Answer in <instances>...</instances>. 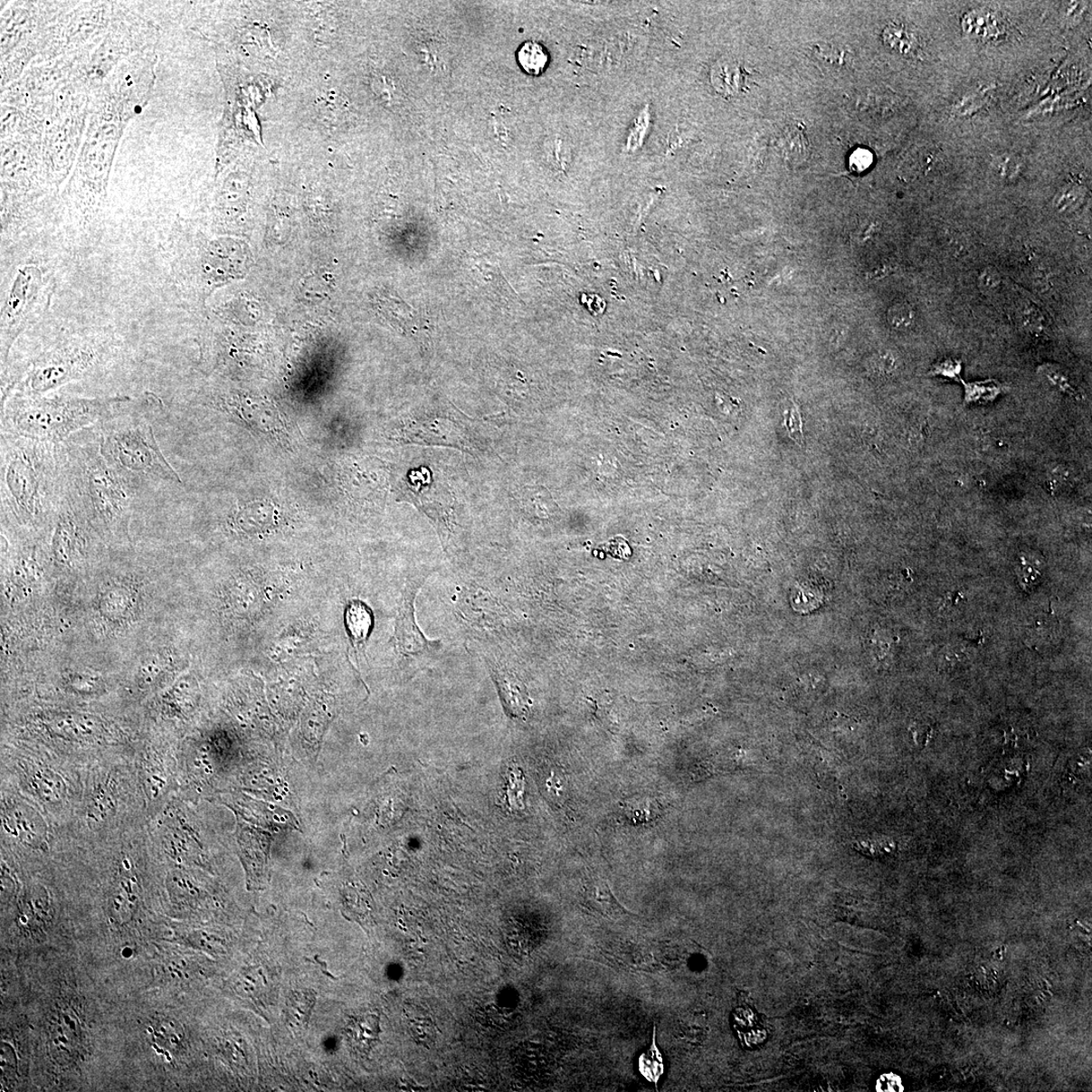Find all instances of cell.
I'll list each match as a JSON object with an SVG mask.
<instances>
[{"instance_id": "cell-37", "label": "cell", "mask_w": 1092, "mask_h": 1092, "mask_svg": "<svg viewBox=\"0 0 1092 1092\" xmlns=\"http://www.w3.org/2000/svg\"><path fill=\"white\" fill-rule=\"evenodd\" d=\"M914 311L907 305H897L890 309L888 320L893 327L906 329L914 322Z\"/></svg>"}, {"instance_id": "cell-4", "label": "cell", "mask_w": 1092, "mask_h": 1092, "mask_svg": "<svg viewBox=\"0 0 1092 1092\" xmlns=\"http://www.w3.org/2000/svg\"><path fill=\"white\" fill-rule=\"evenodd\" d=\"M128 395L83 398L69 394H12L2 402V433L62 443L102 423Z\"/></svg>"}, {"instance_id": "cell-7", "label": "cell", "mask_w": 1092, "mask_h": 1092, "mask_svg": "<svg viewBox=\"0 0 1092 1092\" xmlns=\"http://www.w3.org/2000/svg\"><path fill=\"white\" fill-rule=\"evenodd\" d=\"M91 91L71 79L54 97L43 134V159L57 188L71 176L84 140L90 113Z\"/></svg>"}, {"instance_id": "cell-9", "label": "cell", "mask_w": 1092, "mask_h": 1092, "mask_svg": "<svg viewBox=\"0 0 1092 1092\" xmlns=\"http://www.w3.org/2000/svg\"><path fill=\"white\" fill-rule=\"evenodd\" d=\"M159 27L126 5L116 3L113 20L99 45L77 65L73 79L92 92L124 60L157 48Z\"/></svg>"}, {"instance_id": "cell-39", "label": "cell", "mask_w": 1092, "mask_h": 1092, "mask_svg": "<svg viewBox=\"0 0 1092 1092\" xmlns=\"http://www.w3.org/2000/svg\"><path fill=\"white\" fill-rule=\"evenodd\" d=\"M786 426L791 437L794 438L799 443H803L802 420L801 414L796 408L789 410L786 413Z\"/></svg>"}, {"instance_id": "cell-21", "label": "cell", "mask_w": 1092, "mask_h": 1092, "mask_svg": "<svg viewBox=\"0 0 1092 1092\" xmlns=\"http://www.w3.org/2000/svg\"><path fill=\"white\" fill-rule=\"evenodd\" d=\"M29 786L43 802L51 805L62 803L67 794L63 778L47 768L33 770L29 776Z\"/></svg>"}, {"instance_id": "cell-1", "label": "cell", "mask_w": 1092, "mask_h": 1092, "mask_svg": "<svg viewBox=\"0 0 1092 1092\" xmlns=\"http://www.w3.org/2000/svg\"><path fill=\"white\" fill-rule=\"evenodd\" d=\"M157 63V48L140 52L120 62L91 92L88 128L62 194L77 227L92 229L102 221L120 139L151 99Z\"/></svg>"}, {"instance_id": "cell-20", "label": "cell", "mask_w": 1092, "mask_h": 1092, "mask_svg": "<svg viewBox=\"0 0 1092 1092\" xmlns=\"http://www.w3.org/2000/svg\"><path fill=\"white\" fill-rule=\"evenodd\" d=\"M150 1044L159 1053L169 1055L182 1048L185 1039L184 1030L179 1022L168 1018H157L147 1027Z\"/></svg>"}, {"instance_id": "cell-38", "label": "cell", "mask_w": 1092, "mask_h": 1092, "mask_svg": "<svg viewBox=\"0 0 1092 1092\" xmlns=\"http://www.w3.org/2000/svg\"><path fill=\"white\" fill-rule=\"evenodd\" d=\"M961 371L962 365L960 360L944 358L933 366L931 374L935 376L951 378V380H960Z\"/></svg>"}, {"instance_id": "cell-31", "label": "cell", "mask_w": 1092, "mask_h": 1092, "mask_svg": "<svg viewBox=\"0 0 1092 1092\" xmlns=\"http://www.w3.org/2000/svg\"><path fill=\"white\" fill-rule=\"evenodd\" d=\"M347 622L352 638L359 643L363 642L372 625V617L366 607L359 602H354L347 609Z\"/></svg>"}, {"instance_id": "cell-30", "label": "cell", "mask_w": 1092, "mask_h": 1092, "mask_svg": "<svg viewBox=\"0 0 1092 1092\" xmlns=\"http://www.w3.org/2000/svg\"><path fill=\"white\" fill-rule=\"evenodd\" d=\"M518 62L521 67L531 75H538L545 71L548 62L546 51L537 42H527L518 52Z\"/></svg>"}, {"instance_id": "cell-18", "label": "cell", "mask_w": 1092, "mask_h": 1092, "mask_svg": "<svg viewBox=\"0 0 1092 1092\" xmlns=\"http://www.w3.org/2000/svg\"><path fill=\"white\" fill-rule=\"evenodd\" d=\"M491 673L504 707L511 717H526L529 709L527 688L514 675L491 665Z\"/></svg>"}, {"instance_id": "cell-15", "label": "cell", "mask_w": 1092, "mask_h": 1092, "mask_svg": "<svg viewBox=\"0 0 1092 1092\" xmlns=\"http://www.w3.org/2000/svg\"><path fill=\"white\" fill-rule=\"evenodd\" d=\"M4 823L6 831L24 845L40 849L46 844V824L28 805L15 802L8 806Z\"/></svg>"}, {"instance_id": "cell-11", "label": "cell", "mask_w": 1092, "mask_h": 1092, "mask_svg": "<svg viewBox=\"0 0 1092 1092\" xmlns=\"http://www.w3.org/2000/svg\"><path fill=\"white\" fill-rule=\"evenodd\" d=\"M48 283L37 264H24L14 273L2 309L0 354L6 365L14 344L45 309Z\"/></svg>"}, {"instance_id": "cell-6", "label": "cell", "mask_w": 1092, "mask_h": 1092, "mask_svg": "<svg viewBox=\"0 0 1092 1092\" xmlns=\"http://www.w3.org/2000/svg\"><path fill=\"white\" fill-rule=\"evenodd\" d=\"M113 354V343L94 337L63 339L33 357L24 369L3 371L2 402L12 394L44 395L83 380Z\"/></svg>"}, {"instance_id": "cell-45", "label": "cell", "mask_w": 1092, "mask_h": 1092, "mask_svg": "<svg viewBox=\"0 0 1092 1092\" xmlns=\"http://www.w3.org/2000/svg\"><path fill=\"white\" fill-rule=\"evenodd\" d=\"M996 170L999 172L1002 177L1010 178L1018 174L1019 165L1017 161L1012 158H1002L999 161Z\"/></svg>"}, {"instance_id": "cell-44", "label": "cell", "mask_w": 1092, "mask_h": 1092, "mask_svg": "<svg viewBox=\"0 0 1092 1092\" xmlns=\"http://www.w3.org/2000/svg\"><path fill=\"white\" fill-rule=\"evenodd\" d=\"M872 154L865 149L857 150L850 157V167L856 171H864L872 165Z\"/></svg>"}, {"instance_id": "cell-41", "label": "cell", "mask_w": 1092, "mask_h": 1092, "mask_svg": "<svg viewBox=\"0 0 1092 1092\" xmlns=\"http://www.w3.org/2000/svg\"><path fill=\"white\" fill-rule=\"evenodd\" d=\"M1002 278L999 271L988 268L980 273L978 283L983 291H992L1001 285Z\"/></svg>"}, {"instance_id": "cell-16", "label": "cell", "mask_w": 1092, "mask_h": 1092, "mask_svg": "<svg viewBox=\"0 0 1092 1092\" xmlns=\"http://www.w3.org/2000/svg\"><path fill=\"white\" fill-rule=\"evenodd\" d=\"M419 588L418 583L415 587L407 590L398 619L397 644L405 655H420L429 650L430 644L436 643L425 639L415 622L414 601Z\"/></svg>"}, {"instance_id": "cell-36", "label": "cell", "mask_w": 1092, "mask_h": 1092, "mask_svg": "<svg viewBox=\"0 0 1092 1092\" xmlns=\"http://www.w3.org/2000/svg\"><path fill=\"white\" fill-rule=\"evenodd\" d=\"M114 810V799L110 796L109 790L100 788L94 793L89 807V816L92 821H105Z\"/></svg>"}, {"instance_id": "cell-29", "label": "cell", "mask_w": 1092, "mask_h": 1092, "mask_svg": "<svg viewBox=\"0 0 1092 1092\" xmlns=\"http://www.w3.org/2000/svg\"><path fill=\"white\" fill-rule=\"evenodd\" d=\"M53 729L59 735L69 738H89L96 736L98 725L88 717H65L53 722Z\"/></svg>"}, {"instance_id": "cell-5", "label": "cell", "mask_w": 1092, "mask_h": 1092, "mask_svg": "<svg viewBox=\"0 0 1092 1092\" xmlns=\"http://www.w3.org/2000/svg\"><path fill=\"white\" fill-rule=\"evenodd\" d=\"M131 403L96 425L103 458L141 491L150 484H182L159 447L151 421Z\"/></svg>"}, {"instance_id": "cell-34", "label": "cell", "mask_w": 1092, "mask_h": 1092, "mask_svg": "<svg viewBox=\"0 0 1092 1092\" xmlns=\"http://www.w3.org/2000/svg\"><path fill=\"white\" fill-rule=\"evenodd\" d=\"M1040 566H1041V562L1034 555L1026 554L1020 555L1018 574L1022 588L1033 589L1041 580L1042 571Z\"/></svg>"}, {"instance_id": "cell-22", "label": "cell", "mask_w": 1092, "mask_h": 1092, "mask_svg": "<svg viewBox=\"0 0 1092 1092\" xmlns=\"http://www.w3.org/2000/svg\"><path fill=\"white\" fill-rule=\"evenodd\" d=\"M962 27L969 37L984 42L997 40L1004 32L1000 15L988 10L969 13L962 20Z\"/></svg>"}, {"instance_id": "cell-13", "label": "cell", "mask_w": 1092, "mask_h": 1092, "mask_svg": "<svg viewBox=\"0 0 1092 1092\" xmlns=\"http://www.w3.org/2000/svg\"><path fill=\"white\" fill-rule=\"evenodd\" d=\"M47 1037L52 1059L62 1066L79 1061L84 1052V1029L80 1013L68 1003L51 1011Z\"/></svg>"}, {"instance_id": "cell-35", "label": "cell", "mask_w": 1092, "mask_h": 1092, "mask_svg": "<svg viewBox=\"0 0 1092 1092\" xmlns=\"http://www.w3.org/2000/svg\"><path fill=\"white\" fill-rule=\"evenodd\" d=\"M314 1001L311 993L297 992L292 995L288 1007L290 1021L297 1022V1025H303L311 1014Z\"/></svg>"}, {"instance_id": "cell-10", "label": "cell", "mask_w": 1092, "mask_h": 1092, "mask_svg": "<svg viewBox=\"0 0 1092 1092\" xmlns=\"http://www.w3.org/2000/svg\"><path fill=\"white\" fill-rule=\"evenodd\" d=\"M116 3L86 2L62 14L49 25V39L39 60L91 53L113 20Z\"/></svg>"}, {"instance_id": "cell-27", "label": "cell", "mask_w": 1092, "mask_h": 1092, "mask_svg": "<svg viewBox=\"0 0 1092 1092\" xmlns=\"http://www.w3.org/2000/svg\"><path fill=\"white\" fill-rule=\"evenodd\" d=\"M964 385L965 397L964 405H987L993 403L1001 394L1005 393V386L995 380H986L983 382L966 383L962 381Z\"/></svg>"}, {"instance_id": "cell-28", "label": "cell", "mask_w": 1092, "mask_h": 1092, "mask_svg": "<svg viewBox=\"0 0 1092 1092\" xmlns=\"http://www.w3.org/2000/svg\"><path fill=\"white\" fill-rule=\"evenodd\" d=\"M812 58L821 68L833 72L844 71L850 60L849 52L844 47L822 43L812 46Z\"/></svg>"}, {"instance_id": "cell-43", "label": "cell", "mask_w": 1092, "mask_h": 1092, "mask_svg": "<svg viewBox=\"0 0 1092 1092\" xmlns=\"http://www.w3.org/2000/svg\"><path fill=\"white\" fill-rule=\"evenodd\" d=\"M876 1088L877 1091L897 1092L904 1090V1086H902L900 1078L896 1076V1074L888 1073L883 1074L878 1081H877Z\"/></svg>"}, {"instance_id": "cell-17", "label": "cell", "mask_w": 1092, "mask_h": 1092, "mask_svg": "<svg viewBox=\"0 0 1092 1092\" xmlns=\"http://www.w3.org/2000/svg\"><path fill=\"white\" fill-rule=\"evenodd\" d=\"M583 905L591 913L616 921L626 916H632L615 897L606 880L597 876L590 877L584 884Z\"/></svg>"}, {"instance_id": "cell-2", "label": "cell", "mask_w": 1092, "mask_h": 1092, "mask_svg": "<svg viewBox=\"0 0 1092 1092\" xmlns=\"http://www.w3.org/2000/svg\"><path fill=\"white\" fill-rule=\"evenodd\" d=\"M65 444L2 433L3 524L39 529L53 524L67 489Z\"/></svg>"}, {"instance_id": "cell-19", "label": "cell", "mask_w": 1092, "mask_h": 1092, "mask_svg": "<svg viewBox=\"0 0 1092 1092\" xmlns=\"http://www.w3.org/2000/svg\"><path fill=\"white\" fill-rule=\"evenodd\" d=\"M21 926L31 934L43 931L51 918V902L44 888L34 887L25 894L20 908Z\"/></svg>"}, {"instance_id": "cell-46", "label": "cell", "mask_w": 1092, "mask_h": 1092, "mask_svg": "<svg viewBox=\"0 0 1092 1092\" xmlns=\"http://www.w3.org/2000/svg\"><path fill=\"white\" fill-rule=\"evenodd\" d=\"M913 732L916 743L925 745L930 738L932 729L928 726L918 724L913 727Z\"/></svg>"}, {"instance_id": "cell-23", "label": "cell", "mask_w": 1092, "mask_h": 1092, "mask_svg": "<svg viewBox=\"0 0 1092 1092\" xmlns=\"http://www.w3.org/2000/svg\"><path fill=\"white\" fill-rule=\"evenodd\" d=\"M746 76L747 72L741 64L735 60L727 59L713 67L711 82L718 92L724 96L732 97L744 90L747 81Z\"/></svg>"}, {"instance_id": "cell-33", "label": "cell", "mask_w": 1092, "mask_h": 1092, "mask_svg": "<svg viewBox=\"0 0 1092 1092\" xmlns=\"http://www.w3.org/2000/svg\"><path fill=\"white\" fill-rule=\"evenodd\" d=\"M1087 191L1085 188L1078 185L1066 186L1056 195L1054 208L1057 212L1062 214L1076 212L1085 203Z\"/></svg>"}, {"instance_id": "cell-14", "label": "cell", "mask_w": 1092, "mask_h": 1092, "mask_svg": "<svg viewBox=\"0 0 1092 1092\" xmlns=\"http://www.w3.org/2000/svg\"><path fill=\"white\" fill-rule=\"evenodd\" d=\"M141 897L139 880L126 863L109 893L108 911L110 921L118 926L130 923L140 907Z\"/></svg>"}, {"instance_id": "cell-40", "label": "cell", "mask_w": 1092, "mask_h": 1092, "mask_svg": "<svg viewBox=\"0 0 1092 1092\" xmlns=\"http://www.w3.org/2000/svg\"><path fill=\"white\" fill-rule=\"evenodd\" d=\"M965 602L966 597L963 595L962 592L958 590L951 591L945 593V595L942 601L941 609L944 612L951 614L958 612L959 608L965 604Z\"/></svg>"}, {"instance_id": "cell-26", "label": "cell", "mask_w": 1092, "mask_h": 1092, "mask_svg": "<svg viewBox=\"0 0 1092 1092\" xmlns=\"http://www.w3.org/2000/svg\"><path fill=\"white\" fill-rule=\"evenodd\" d=\"M275 513L273 507L266 504L254 503L244 507L235 514L234 522L244 531H261L270 527L274 523Z\"/></svg>"}, {"instance_id": "cell-8", "label": "cell", "mask_w": 1092, "mask_h": 1092, "mask_svg": "<svg viewBox=\"0 0 1092 1092\" xmlns=\"http://www.w3.org/2000/svg\"><path fill=\"white\" fill-rule=\"evenodd\" d=\"M73 2H14L2 10V89L14 82L45 47L46 31Z\"/></svg>"}, {"instance_id": "cell-24", "label": "cell", "mask_w": 1092, "mask_h": 1092, "mask_svg": "<svg viewBox=\"0 0 1092 1092\" xmlns=\"http://www.w3.org/2000/svg\"><path fill=\"white\" fill-rule=\"evenodd\" d=\"M781 157L790 165H802L811 155L810 143L802 126H787L777 138Z\"/></svg>"}, {"instance_id": "cell-3", "label": "cell", "mask_w": 1092, "mask_h": 1092, "mask_svg": "<svg viewBox=\"0 0 1092 1092\" xmlns=\"http://www.w3.org/2000/svg\"><path fill=\"white\" fill-rule=\"evenodd\" d=\"M67 491L91 527L108 537L128 535L136 498L141 489L120 474L100 452L96 426L64 442Z\"/></svg>"}, {"instance_id": "cell-32", "label": "cell", "mask_w": 1092, "mask_h": 1092, "mask_svg": "<svg viewBox=\"0 0 1092 1092\" xmlns=\"http://www.w3.org/2000/svg\"><path fill=\"white\" fill-rule=\"evenodd\" d=\"M1039 374L1041 375L1047 383L1059 392L1069 395L1074 399H1081V394L1076 385L1073 384L1070 376L1064 372V369L1059 366L1045 365L1039 367Z\"/></svg>"}, {"instance_id": "cell-12", "label": "cell", "mask_w": 1092, "mask_h": 1092, "mask_svg": "<svg viewBox=\"0 0 1092 1092\" xmlns=\"http://www.w3.org/2000/svg\"><path fill=\"white\" fill-rule=\"evenodd\" d=\"M53 526L52 556L55 562L60 565L74 567L88 560L89 527L91 524L67 489Z\"/></svg>"}, {"instance_id": "cell-25", "label": "cell", "mask_w": 1092, "mask_h": 1092, "mask_svg": "<svg viewBox=\"0 0 1092 1092\" xmlns=\"http://www.w3.org/2000/svg\"><path fill=\"white\" fill-rule=\"evenodd\" d=\"M882 39L885 46L901 56L916 55L921 49L917 33L904 23L888 24L883 31Z\"/></svg>"}, {"instance_id": "cell-42", "label": "cell", "mask_w": 1092, "mask_h": 1092, "mask_svg": "<svg viewBox=\"0 0 1092 1092\" xmlns=\"http://www.w3.org/2000/svg\"><path fill=\"white\" fill-rule=\"evenodd\" d=\"M892 842H888V840H869L861 842L858 850L867 855L879 856L890 852Z\"/></svg>"}]
</instances>
